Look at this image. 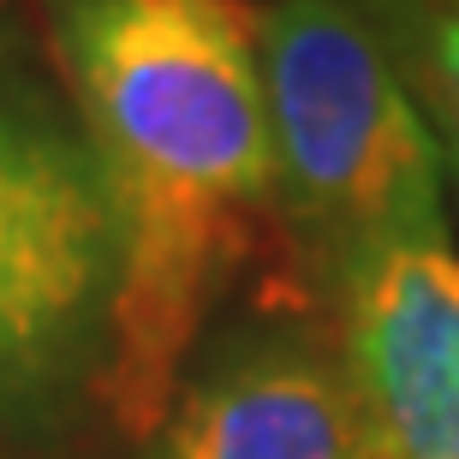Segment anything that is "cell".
<instances>
[{
  "mask_svg": "<svg viewBox=\"0 0 459 459\" xmlns=\"http://www.w3.org/2000/svg\"><path fill=\"white\" fill-rule=\"evenodd\" d=\"M48 30L114 209L102 406L137 442L274 227L256 18L238 0H48Z\"/></svg>",
  "mask_w": 459,
  "mask_h": 459,
  "instance_id": "1",
  "label": "cell"
},
{
  "mask_svg": "<svg viewBox=\"0 0 459 459\" xmlns=\"http://www.w3.org/2000/svg\"><path fill=\"white\" fill-rule=\"evenodd\" d=\"M394 54L442 150H459V0H346Z\"/></svg>",
  "mask_w": 459,
  "mask_h": 459,
  "instance_id": "6",
  "label": "cell"
},
{
  "mask_svg": "<svg viewBox=\"0 0 459 459\" xmlns=\"http://www.w3.org/2000/svg\"><path fill=\"white\" fill-rule=\"evenodd\" d=\"M114 269V209L78 114L0 78V442L102 400Z\"/></svg>",
  "mask_w": 459,
  "mask_h": 459,
  "instance_id": "3",
  "label": "cell"
},
{
  "mask_svg": "<svg viewBox=\"0 0 459 459\" xmlns=\"http://www.w3.org/2000/svg\"><path fill=\"white\" fill-rule=\"evenodd\" d=\"M370 459H459V251L394 245L334 299Z\"/></svg>",
  "mask_w": 459,
  "mask_h": 459,
  "instance_id": "5",
  "label": "cell"
},
{
  "mask_svg": "<svg viewBox=\"0 0 459 459\" xmlns=\"http://www.w3.org/2000/svg\"><path fill=\"white\" fill-rule=\"evenodd\" d=\"M132 459H370L334 328L305 310L209 328Z\"/></svg>",
  "mask_w": 459,
  "mask_h": 459,
  "instance_id": "4",
  "label": "cell"
},
{
  "mask_svg": "<svg viewBox=\"0 0 459 459\" xmlns=\"http://www.w3.org/2000/svg\"><path fill=\"white\" fill-rule=\"evenodd\" d=\"M256 72L274 233L305 299L334 310L382 251L447 238V150L346 0H269L256 13Z\"/></svg>",
  "mask_w": 459,
  "mask_h": 459,
  "instance_id": "2",
  "label": "cell"
},
{
  "mask_svg": "<svg viewBox=\"0 0 459 459\" xmlns=\"http://www.w3.org/2000/svg\"><path fill=\"white\" fill-rule=\"evenodd\" d=\"M447 204L459 209V150H447Z\"/></svg>",
  "mask_w": 459,
  "mask_h": 459,
  "instance_id": "7",
  "label": "cell"
}]
</instances>
